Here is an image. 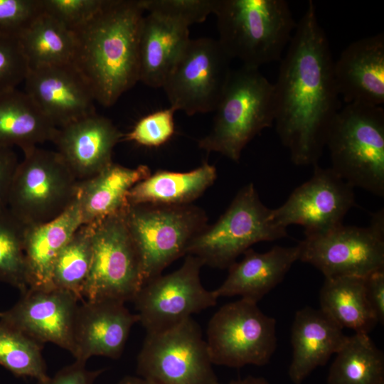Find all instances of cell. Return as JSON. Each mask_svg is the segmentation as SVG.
<instances>
[{"mask_svg":"<svg viewBox=\"0 0 384 384\" xmlns=\"http://www.w3.org/2000/svg\"><path fill=\"white\" fill-rule=\"evenodd\" d=\"M144 11L189 28L213 14L215 0H139Z\"/></svg>","mask_w":384,"mask_h":384,"instance_id":"836d02e7","label":"cell"},{"mask_svg":"<svg viewBox=\"0 0 384 384\" xmlns=\"http://www.w3.org/2000/svg\"><path fill=\"white\" fill-rule=\"evenodd\" d=\"M366 294L378 320L384 322V270L376 271L365 279Z\"/></svg>","mask_w":384,"mask_h":384,"instance_id":"ab89813d","label":"cell"},{"mask_svg":"<svg viewBox=\"0 0 384 384\" xmlns=\"http://www.w3.org/2000/svg\"><path fill=\"white\" fill-rule=\"evenodd\" d=\"M43 13L42 0H0V36L18 39Z\"/></svg>","mask_w":384,"mask_h":384,"instance_id":"d590c367","label":"cell"},{"mask_svg":"<svg viewBox=\"0 0 384 384\" xmlns=\"http://www.w3.org/2000/svg\"><path fill=\"white\" fill-rule=\"evenodd\" d=\"M144 11L139 0H105L100 11L73 31L72 64L95 102L112 106L139 82V37Z\"/></svg>","mask_w":384,"mask_h":384,"instance_id":"7a4b0ae2","label":"cell"},{"mask_svg":"<svg viewBox=\"0 0 384 384\" xmlns=\"http://www.w3.org/2000/svg\"><path fill=\"white\" fill-rule=\"evenodd\" d=\"M231 60L217 39L190 38L161 86L170 107L188 115L214 112L232 71Z\"/></svg>","mask_w":384,"mask_h":384,"instance_id":"7c38bea8","label":"cell"},{"mask_svg":"<svg viewBox=\"0 0 384 384\" xmlns=\"http://www.w3.org/2000/svg\"><path fill=\"white\" fill-rule=\"evenodd\" d=\"M23 154L12 178L7 206L31 227L63 213L76 198L79 181L57 151L36 146Z\"/></svg>","mask_w":384,"mask_h":384,"instance_id":"ba28073f","label":"cell"},{"mask_svg":"<svg viewBox=\"0 0 384 384\" xmlns=\"http://www.w3.org/2000/svg\"><path fill=\"white\" fill-rule=\"evenodd\" d=\"M340 97L346 104H384V34L362 38L348 45L334 63Z\"/></svg>","mask_w":384,"mask_h":384,"instance_id":"ffe728a7","label":"cell"},{"mask_svg":"<svg viewBox=\"0 0 384 384\" xmlns=\"http://www.w3.org/2000/svg\"><path fill=\"white\" fill-rule=\"evenodd\" d=\"M190 38L189 28L153 14L144 16L139 37V81L161 88Z\"/></svg>","mask_w":384,"mask_h":384,"instance_id":"cb8c5ba5","label":"cell"},{"mask_svg":"<svg viewBox=\"0 0 384 384\" xmlns=\"http://www.w3.org/2000/svg\"><path fill=\"white\" fill-rule=\"evenodd\" d=\"M124 208L95 223L91 266L82 291L86 300L132 302L144 284Z\"/></svg>","mask_w":384,"mask_h":384,"instance_id":"9c48e42d","label":"cell"},{"mask_svg":"<svg viewBox=\"0 0 384 384\" xmlns=\"http://www.w3.org/2000/svg\"><path fill=\"white\" fill-rule=\"evenodd\" d=\"M366 277L325 278L319 292L320 309L342 329L368 334L378 320L366 294Z\"/></svg>","mask_w":384,"mask_h":384,"instance_id":"83f0119b","label":"cell"},{"mask_svg":"<svg viewBox=\"0 0 384 384\" xmlns=\"http://www.w3.org/2000/svg\"><path fill=\"white\" fill-rule=\"evenodd\" d=\"M94 228L95 223L77 229L59 253L52 272L54 287L72 292L81 302L91 266Z\"/></svg>","mask_w":384,"mask_h":384,"instance_id":"4dcf8cb0","label":"cell"},{"mask_svg":"<svg viewBox=\"0 0 384 384\" xmlns=\"http://www.w3.org/2000/svg\"><path fill=\"white\" fill-rule=\"evenodd\" d=\"M18 163L12 148L0 146V207L7 206L11 183Z\"/></svg>","mask_w":384,"mask_h":384,"instance_id":"60d3db41","label":"cell"},{"mask_svg":"<svg viewBox=\"0 0 384 384\" xmlns=\"http://www.w3.org/2000/svg\"><path fill=\"white\" fill-rule=\"evenodd\" d=\"M209 133L198 147L238 162L246 145L274 121V85L259 68L232 70Z\"/></svg>","mask_w":384,"mask_h":384,"instance_id":"277c9868","label":"cell"},{"mask_svg":"<svg viewBox=\"0 0 384 384\" xmlns=\"http://www.w3.org/2000/svg\"><path fill=\"white\" fill-rule=\"evenodd\" d=\"M204 265L197 257L186 255L178 270L146 282L134 300L139 322L146 333L170 329L217 304L213 291L201 284Z\"/></svg>","mask_w":384,"mask_h":384,"instance_id":"5bb4252c","label":"cell"},{"mask_svg":"<svg viewBox=\"0 0 384 384\" xmlns=\"http://www.w3.org/2000/svg\"><path fill=\"white\" fill-rule=\"evenodd\" d=\"M287 235V229L274 222L272 209L262 203L250 183L238 192L214 224L206 225L192 239L186 255L198 257L204 265L228 268L252 245Z\"/></svg>","mask_w":384,"mask_h":384,"instance_id":"8992f818","label":"cell"},{"mask_svg":"<svg viewBox=\"0 0 384 384\" xmlns=\"http://www.w3.org/2000/svg\"><path fill=\"white\" fill-rule=\"evenodd\" d=\"M331 168L353 188L384 196V109L346 104L329 127Z\"/></svg>","mask_w":384,"mask_h":384,"instance_id":"5b68a950","label":"cell"},{"mask_svg":"<svg viewBox=\"0 0 384 384\" xmlns=\"http://www.w3.org/2000/svg\"><path fill=\"white\" fill-rule=\"evenodd\" d=\"M28 70L18 39L0 36V94L16 89Z\"/></svg>","mask_w":384,"mask_h":384,"instance_id":"74e56055","label":"cell"},{"mask_svg":"<svg viewBox=\"0 0 384 384\" xmlns=\"http://www.w3.org/2000/svg\"><path fill=\"white\" fill-rule=\"evenodd\" d=\"M82 224L77 198L59 217L48 223L27 227L24 255L28 289H50L55 260Z\"/></svg>","mask_w":384,"mask_h":384,"instance_id":"603a6c76","label":"cell"},{"mask_svg":"<svg viewBox=\"0 0 384 384\" xmlns=\"http://www.w3.org/2000/svg\"><path fill=\"white\" fill-rule=\"evenodd\" d=\"M25 92L57 128L92 114L95 100L72 63L29 69Z\"/></svg>","mask_w":384,"mask_h":384,"instance_id":"e0dca14e","label":"cell"},{"mask_svg":"<svg viewBox=\"0 0 384 384\" xmlns=\"http://www.w3.org/2000/svg\"><path fill=\"white\" fill-rule=\"evenodd\" d=\"M206 341L192 317L170 329L146 333L137 371L154 384H220Z\"/></svg>","mask_w":384,"mask_h":384,"instance_id":"30bf717a","label":"cell"},{"mask_svg":"<svg viewBox=\"0 0 384 384\" xmlns=\"http://www.w3.org/2000/svg\"><path fill=\"white\" fill-rule=\"evenodd\" d=\"M213 14L227 54L255 68L281 60L297 26L285 0H215Z\"/></svg>","mask_w":384,"mask_h":384,"instance_id":"3957f363","label":"cell"},{"mask_svg":"<svg viewBox=\"0 0 384 384\" xmlns=\"http://www.w3.org/2000/svg\"><path fill=\"white\" fill-rule=\"evenodd\" d=\"M117 384H154L148 380L137 376H126Z\"/></svg>","mask_w":384,"mask_h":384,"instance_id":"7bdbcfd3","label":"cell"},{"mask_svg":"<svg viewBox=\"0 0 384 384\" xmlns=\"http://www.w3.org/2000/svg\"><path fill=\"white\" fill-rule=\"evenodd\" d=\"M228 384H270V383L263 377H255L252 375H248L242 379L232 380Z\"/></svg>","mask_w":384,"mask_h":384,"instance_id":"b9f144b4","label":"cell"},{"mask_svg":"<svg viewBox=\"0 0 384 384\" xmlns=\"http://www.w3.org/2000/svg\"><path fill=\"white\" fill-rule=\"evenodd\" d=\"M150 174L146 165L128 168L112 162L94 176L79 181L76 198L82 224L98 222L122 210L129 191Z\"/></svg>","mask_w":384,"mask_h":384,"instance_id":"d4e9b609","label":"cell"},{"mask_svg":"<svg viewBox=\"0 0 384 384\" xmlns=\"http://www.w3.org/2000/svg\"><path fill=\"white\" fill-rule=\"evenodd\" d=\"M43 344L0 321V365L19 377L39 383L49 376L41 353Z\"/></svg>","mask_w":384,"mask_h":384,"instance_id":"1f68e13d","label":"cell"},{"mask_svg":"<svg viewBox=\"0 0 384 384\" xmlns=\"http://www.w3.org/2000/svg\"><path fill=\"white\" fill-rule=\"evenodd\" d=\"M105 0H42L43 11L74 31L89 21Z\"/></svg>","mask_w":384,"mask_h":384,"instance_id":"8d00e7d4","label":"cell"},{"mask_svg":"<svg viewBox=\"0 0 384 384\" xmlns=\"http://www.w3.org/2000/svg\"><path fill=\"white\" fill-rule=\"evenodd\" d=\"M299 260L318 269L324 278L366 277L384 270V211L366 227L343 224L322 234L305 236L298 244Z\"/></svg>","mask_w":384,"mask_h":384,"instance_id":"4fadbf2b","label":"cell"},{"mask_svg":"<svg viewBox=\"0 0 384 384\" xmlns=\"http://www.w3.org/2000/svg\"><path fill=\"white\" fill-rule=\"evenodd\" d=\"M216 178L215 167L207 162L187 172L159 170L136 183L129 191L127 202L132 205H188Z\"/></svg>","mask_w":384,"mask_h":384,"instance_id":"484cf974","label":"cell"},{"mask_svg":"<svg viewBox=\"0 0 384 384\" xmlns=\"http://www.w3.org/2000/svg\"><path fill=\"white\" fill-rule=\"evenodd\" d=\"M347 336L321 309L306 306L297 311L291 329L293 353L288 374L292 382L301 384L314 369L325 365Z\"/></svg>","mask_w":384,"mask_h":384,"instance_id":"44dd1931","label":"cell"},{"mask_svg":"<svg viewBox=\"0 0 384 384\" xmlns=\"http://www.w3.org/2000/svg\"><path fill=\"white\" fill-rule=\"evenodd\" d=\"M327 384H384V355L368 334L347 336L330 366Z\"/></svg>","mask_w":384,"mask_h":384,"instance_id":"f1b7e54d","label":"cell"},{"mask_svg":"<svg viewBox=\"0 0 384 384\" xmlns=\"http://www.w3.org/2000/svg\"><path fill=\"white\" fill-rule=\"evenodd\" d=\"M243 254L240 261L228 267L225 280L213 290L218 298L240 296L257 303L284 279L299 260V247L276 245L262 253L250 248Z\"/></svg>","mask_w":384,"mask_h":384,"instance_id":"7402d4cb","label":"cell"},{"mask_svg":"<svg viewBox=\"0 0 384 384\" xmlns=\"http://www.w3.org/2000/svg\"><path fill=\"white\" fill-rule=\"evenodd\" d=\"M123 137L110 119L95 112L58 128L53 142L78 181H83L113 162V149Z\"/></svg>","mask_w":384,"mask_h":384,"instance_id":"d6986e66","label":"cell"},{"mask_svg":"<svg viewBox=\"0 0 384 384\" xmlns=\"http://www.w3.org/2000/svg\"><path fill=\"white\" fill-rule=\"evenodd\" d=\"M58 129L25 92L16 88L0 94V146H16L25 153L53 142Z\"/></svg>","mask_w":384,"mask_h":384,"instance_id":"4316f807","label":"cell"},{"mask_svg":"<svg viewBox=\"0 0 384 384\" xmlns=\"http://www.w3.org/2000/svg\"><path fill=\"white\" fill-rule=\"evenodd\" d=\"M138 322V315L131 313L124 302L83 300L75 316L72 354L83 363L93 356L118 358L132 327Z\"/></svg>","mask_w":384,"mask_h":384,"instance_id":"ac0fdd59","label":"cell"},{"mask_svg":"<svg viewBox=\"0 0 384 384\" xmlns=\"http://www.w3.org/2000/svg\"><path fill=\"white\" fill-rule=\"evenodd\" d=\"M29 69L72 63L73 31L43 13L18 38Z\"/></svg>","mask_w":384,"mask_h":384,"instance_id":"f546056e","label":"cell"},{"mask_svg":"<svg viewBox=\"0 0 384 384\" xmlns=\"http://www.w3.org/2000/svg\"><path fill=\"white\" fill-rule=\"evenodd\" d=\"M124 215L141 260L144 284L186 255L190 242L207 225L205 212L191 204L127 203Z\"/></svg>","mask_w":384,"mask_h":384,"instance_id":"52a82bcc","label":"cell"},{"mask_svg":"<svg viewBox=\"0 0 384 384\" xmlns=\"http://www.w3.org/2000/svg\"><path fill=\"white\" fill-rule=\"evenodd\" d=\"M105 370H88L85 363L76 361L48 377L40 384H93L95 379Z\"/></svg>","mask_w":384,"mask_h":384,"instance_id":"f35d334b","label":"cell"},{"mask_svg":"<svg viewBox=\"0 0 384 384\" xmlns=\"http://www.w3.org/2000/svg\"><path fill=\"white\" fill-rule=\"evenodd\" d=\"M206 343L213 364L264 366L277 348L276 321L265 314L257 303L240 298L213 315Z\"/></svg>","mask_w":384,"mask_h":384,"instance_id":"8fae6325","label":"cell"},{"mask_svg":"<svg viewBox=\"0 0 384 384\" xmlns=\"http://www.w3.org/2000/svg\"><path fill=\"white\" fill-rule=\"evenodd\" d=\"M356 204L354 188L331 167L314 166L312 176L297 187L285 202L272 209L274 222L287 229L304 228L305 236L324 233L343 224Z\"/></svg>","mask_w":384,"mask_h":384,"instance_id":"9a60e30c","label":"cell"},{"mask_svg":"<svg viewBox=\"0 0 384 384\" xmlns=\"http://www.w3.org/2000/svg\"><path fill=\"white\" fill-rule=\"evenodd\" d=\"M280 61L273 83L276 132L293 164L314 166L341 107L329 41L312 1Z\"/></svg>","mask_w":384,"mask_h":384,"instance_id":"6da1fadb","label":"cell"},{"mask_svg":"<svg viewBox=\"0 0 384 384\" xmlns=\"http://www.w3.org/2000/svg\"><path fill=\"white\" fill-rule=\"evenodd\" d=\"M79 301L58 288L28 289L11 308L0 311V321L38 343L50 342L73 353Z\"/></svg>","mask_w":384,"mask_h":384,"instance_id":"2e32d148","label":"cell"},{"mask_svg":"<svg viewBox=\"0 0 384 384\" xmlns=\"http://www.w3.org/2000/svg\"><path fill=\"white\" fill-rule=\"evenodd\" d=\"M176 111L170 107L142 117L130 132L124 134L122 140L148 147H157L165 144L175 132Z\"/></svg>","mask_w":384,"mask_h":384,"instance_id":"e575fe53","label":"cell"},{"mask_svg":"<svg viewBox=\"0 0 384 384\" xmlns=\"http://www.w3.org/2000/svg\"><path fill=\"white\" fill-rule=\"evenodd\" d=\"M27 226L8 206L0 207V282L28 289L24 255V238Z\"/></svg>","mask_w":384,"mask_h":384,"instance_id":"d6a6232c","label":"cell"}]
</instances>
